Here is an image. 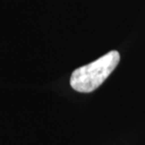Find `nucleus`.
<instances>
[{
    "instance_id": "f257e3e1",
    "label": "nucleus",
    "mask_w": 145,
    "mask_h": 145,
    "mask_svg": "<svg viewBox=\"0 0 145 145\" xmlns=\"http://www.w3.org/2000/svg\"><path fill=\"white\" fill-rule=\"evenodd\" d=\"M120 62V54L112 50L89 64L72 72L71 87L78 92H91L102 85Z\"/></svg>"
}]
</instances>
